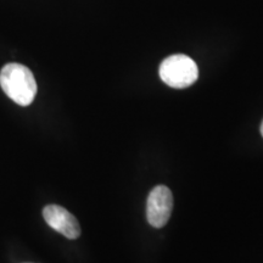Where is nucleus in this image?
<instances>
[{
    "instance_id": "nucleus-1",
    "label": "nucleus",
    "mask_w": 263,
    "mask_h": 263,
    "mask_svg": "<svg viewBox=\"0 0 263 263\" xmlns=\"http://www.w3.org/2000/svg\"><path fill=\"white\" fill-rule=\"evenodd\" d=\"M0 87L21 106H28L37 95V82L29 68L20 64H8L0 71Z\"/></svg>"
},
{
    "instance_id": "nucleus-2",
    "label": "nucleus",
    "mask_w": 263,
    "mask_h": 263,
    "mask_svg": "<svg viewBox=\"0 0 263 263\" xmlns=\"http://www.w3.org/2000/svg\"><path fill=\"white\" fill-rule=\"evenodd\" d=\"M164 83L174 89H184L195 83L199 78V68L192 58L176 54L166 58L159 70Z\"/></svg>"
},
{
    "instance_id": "nucleus-3",
    "label": "nucleus",
    "mask_w": 263,
    "mask_h": 263,
    "mask_svg": "<svg viewBox=\"0 0 263 263\" xmlns=\"http://www.w3.org/2000/svg\"><path fill=\"white\" fill-rule=\"evenodd\" d=\"M173 210L172 192L164 185L151 190L146 200V219L154 228H162L170 221Z\"/></svg>"
},
{
    "instance_id": "nucleus-4",
    "label": "nucleus",
    "mask_w": 263,
    "mask_h": 263,
    "mask_svg": "<svg viewBox=\"0 0 263 263\" xmlns=\"http://www.w3.org/2000/svg\"><path fill=\"white\" fill-rule=\"evenodd\" d=\"M43 217L49 227L57 230L67 239H77L81 235V227L76 217L65 207L48 205L43 210Z\"/></svg>"
},
{
    "instance_id": "nucleus-5",
    "label": "nucleus",
    "mask_w": 263,
    "mask_h": 263,
    "mask_svg": "<svg viewBox=\"0 0 263 263\" xmlns=\"http://www.w3.org/2000/svg\"><path fill=\"white\" fill-rule=\"evenodd\" d=\"M261 134H262V137H263V122L261 124Z\"/></svg>"
}]
</instances>
